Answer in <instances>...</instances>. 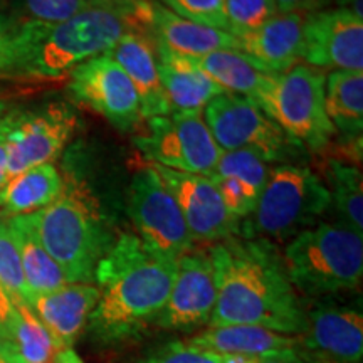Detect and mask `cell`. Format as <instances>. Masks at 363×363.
Masks as SVG:
<instances>
[{
  "instance_id": "1",
  "label": "cell",
  "mask_w": 363,
  "mask_h": 363,
  "mask_svg": "<svg viewBox=\"0 0 363 363\" xmlns=\"http://www.w3.org/2000/svg\"><path fill=\"white\" fill-rule=\"evenodd\" d=\"M208 254L217 286L208 326L256 325L303 337L306 310L274 244L233 235L216 242Z\"/></svg>"
},
{
  "instance_id": "2",
  "label": "cell",
  "mask_w": 363,
  "mask_h": 363,
  "mask_svg": "<svg viewBox=\"0 0 363 363\" xmlns=\"http://www.w3.org/2000/svg\"><path fill=\"white\" fill-rule=\"evenodd\" d=\"M165 259L133 233H121L94 271L99 298L86 331L99 345L125 343L155 323L175 278Z\"/></svg>"
},
{
  "instance_id": "3",
  "label": "cell",
  "mask_w": 363,
  "mask_h": 363,
  "mask_svg": "<svg viewBox=\"0 0 363 363\" xmlns=\"http://www.w3.org/2000/svg\"><path fill=\"white\" fill-rule=\"evenodd\" d=\"M148 6L150 0L142 9L96 2L61 24H24L26 49L16 78L57 79L110 52L130 30H148Z\"/></svg>"
},
{
  "instance_id": "4",
  "label": "cell",
  "mask_w": 363,
  "mask_h": 363,
  "mask_svg": "<svg viewBox=\"0 0 363 363\" xmlns=\"http://www.w3.org/2000/svg\"><path fill=\"white\" fill-rule=\"evenodd\" d=\"M29 217L67 283L93 284L96 266L118 238L96 199L79 185L65 184L51 206Z\"/></svg>"
},
{
  "instance_id": "5",
  "label": "cell",
  "mask_w": 363,
  "mask_h": 363,
  "mask_svg": "<svg viewBox=\"0 0 363 363\" xmlns=\"http://www.w3.org/2000/svg\"><path fill=\"white\" fill-rule=\"evenodd\" d=\"M296 293L325 298L357 289L363 276V234L342 224H320L299 233L284 249Z\"/></svg>"
},
{
  "instance_id": "6",
  "label": "cell",
  "mask_w": 363,
  "mask_h": 363,
  "mask_svg": "<svg viewBox=\"0 0 363 363\" xmlns=\"http://www.w3.org/2000/svg\"><path fill=\"white\" fill-rule=\"evenodd\" d=\"M330 206L328 187L310 167L279 163L269 169L257 206L240 222L239 235L283 242L315 225Z\"/></svg>"
},
{
  "instance_id": "7",
  "label": "cell",
  "mask_w": 363,
  "mask_h": 363,
  "mask_svg": "<svg viewBox=\"0 0 363 363\" xmlns=\"http://www.w3.org/2000/svg\"><path fill=\"white\" fill-rule=\"evenodd\" d=\"M323 71L296 65L281 74H267L252 101L303 148L320 153L335 136L325 111Z\"/></svg>"
},
{
  "instance_id": "8",
  "label": "cell",
  "mask_w": 363,
  "mask_h": 363,
  "mask_svg": "<svg viewBox=\"0 0 363 363\" xmlns=\"http://www.w3.org/2000/svg\"><path fill=\"white\" fill-rule=\"evenodd\" d=\"M212 138L220 152L256 150L267 163H289L303 152L301 145L289 138L256 103L234 93H222L202 113Z\"/></svg>"
},
{
  "instance_id": "9",
  "label": "cell",
  "mask_w": 363,
  "mask_h": 363,
  "mask_svg": "<svg viewBox=\"0 0 363 363\" xmlns=\"http://www.w3.org/2000/svg\"><path fill=\"white\" fill-rule=\"evenodd\" d=\"M133 143L153 165L206 177L214 172L222 153L202 115L194 113L148 118L147 128Z\"/></svg>"
},
{
  "instance_id": "10",
  "label": "cell",
  "mask_w": 363,
  "mask_h": 363,
  "mask_svg": "<svg viewBox=\"0 0 363 363\" xmlns=\"http://www.w3.org/2000/svg\"><path fill=\"white\" fill-rule=\"evenodd\" d=\"M128 216L136 235L158 256L177 261L192 251L194 239L175 197L152 167L140 169L128 187Z\"/></svg>"
},
{
  "instance_id": "11",
  "label": "cell",
  "mask_w": 363,
  "mask_h": 363,
  "mask_svg": "<svg viewBox=\"0 0 363 363\" xmlns=\"http://www.w3.org/2000/svg\"><path fill=\"white\" fill-rule=\"evenodd\" d=\"M78 118L69 104L56 101L22 110L12 106L9 115V180L22 172L52 163L69 143Z\"/></svg>"
},
{
  "instance_id": "12",
  "label": "cell",
  "mask_w": 363,
  "mask_h": 363,
  "mask_svg": "<svg viewBox=\"0 0 363 363\" xmlns=\"http://www.w3.org/2000/svg\"><path fill=\"white\" fill-rule=\"evenodd\" d=\"M69 93L101 115L118 131L126 133L138 126L142 104L133 83L110 54H101L69 72Z\"/></svg>"
},
{
  "instance_id": "13",
  "label": "cell",
  "mask_w": 363,
  "mask_h": 363,
  "mask_svg": "<svg viewBox=\"0 0 363 363\" xmlns=\"http://www.w3.org/2000/svg\"><path fill=\"white\" fill-rule=\"evenodd\" d=\"M216 301V271L211 254L192 249L177 259L174 284L155 325L172 331L201 328L211 323Z\"/></svg>"
},
{
  "instance_id": "14",
  "label": "cell",
  "mask_w": 363,
  "mask_h": 363,
  "mask_svg": "<svg viewBox=\"0 0 363 363\" xmlns=\"http://www.w3.org/2000/svg\"><path fill=\"white\" fill-rule=\"evenodd\" d=\"M179 203L194 242H220L239 235L240 222L230 216L219 190L206 175L153 165Z\"/></svg>"
},
{
  "instance_id": "15",
  "label": "cell",
  "mask_w": 363,
  "mask_h": 363,
  "mask_svg": "<svg viewBox=\"0 0 363 363\" xmlns=\"http://www.w3.org/2000/svg\"><path fill=\"white\" fill-rule=\"evenodd\" d=\"M303 59L316 69L363 72V19L345 9L308 13Z\"/></svg>"
},
{
  "instance_id": "16",
  "label": "cell",
  "mask_w": 363,
  "mask_h": 363,
  "mask_svg": "<svg viewBox=\"0 0 363 363\" xmlns=\"http://www.w3.org/2000/svg\"><path fill=\"white\" fill-rule=\"evenodd\" d=\"M306 350L337 363H362L363 315L362 308L323 301L306 311L303 333Z\"/></svg>"
},
{
  "instance_id": "17",
  "label": "cell",
  "mask_w": 363,
  "mask_h": 363,
  "mask_svg": "<svg viewBox=\"0 0 363 363\" xmlns=\"http://www.w3.org/2000/svg\"><path fill=\"white\" fill-rule=\"evenodd\" d=\"M308 13H276L252 33L240 35L238 51L264 74H281L296 66L305 51Z\"/></svg>"
},
{
  "instance_id": "18",
  "label": "cell",
  "mask_w": 363,
  "mask_h": 363,
  "mask_svg": "<svg viewBox=\"0 0 363 363\" xmlns=\"http://www.w3.org/2000/svg\"><path fill=\"white\" fill-rule=\"evenodd\" d=\"M269 169V163L256 150H233L220 153L208 179L219 190L230 216L242 222L256 208Z\"/></svg>"
},
{
  "instance_id": "19",
  "label": "cell",
  "mask_w": 363,
  "mask_h": 363,
  "mask_svg": "<svg viewBox=\"0 0 363 363\" xmlns=\"http://www.w3.org/2000/svg\"><path fill=\"white\" fill-rule=\"evenodd\" d=\"M99 291L94 284L67 283L49 293L33 294L29 306L65 350L74 347L96 306Z\"/></svg>"
},
{
  "instance_id": "20",
  "label": "cell",
  "mask_w": 363,
  "mask_h": 363,
  "mask_svg": "<svg viewBox=\"0 0 363 363\" xmlns=\"http://www.w3.org/2000/svg\"><path fill=\"white\" fill-rule=\"evenodd\" d=\"M106 54L115 59L133 83L142 104V118L169 115L158 72L157 44L148 30H130Z\"/></svg>"
},
{
  "instance_id": "21",
  "label": "cell",
  "mask_w": 363,
  "mask_h": 363,
  "mask_svg": "<svg viewBox=\"0 0 363 363\" xmlns=\"http://www.w3.org/2000/svg\"><path fill=\"white\" fill-rule=\"evenodd\" d=\"M148 33L157 45L185 57H199L225 49L238 51V39L234 35L184 19L155 0H150L148 6Z\"/></svg>"
},
{
  "instance_id": "22",
  "label": "cell",
  "mask_w": 363,
  "mask_h": 363,
  "mask_svg": "<svg viewBox=\"0 0 363 363\" xmlns=\"http://www.w3.org/2000/svg\"><path fill=\"white\" fill-rule=\"evenodd\" d=\"M189 342L220 355L252 358L284 355L303 347V338L298 335L279 333L256 325L208 326L195 337H190Z\"/></svg>"
},
{
  "instance_id": "23",
  "label": "cell",
  "mask_w": 363,
  "mask_h": 363,
  "mask_svg": "<svg viewBox=\"0 0 363 363\" xmlns=\"http://www.w3.org/2000/svg\"><path fill=\"white\" fill-rule=\"evenodd\" d=\"M158 72L170 113L202 115L203 108L216 96L225 93L189 57L157 45Z\"/></svg>"
},
{
  "instance_id": "24",
  "label": "cell",
  "mask_w": 363,
  "mask_h": 363,
  "mask_svg": "<svg viewBox=\"0 0 363 363\" xmlns=\"http://www.w3.org/2000/svg\"><path fill=\"white\" fill-rule=\"evenodd\" d=\"M325 111L335 133L340 135L345 155L362 160L363 72L331 71L325 78Z\"/></svg>"
},
{
  "instance_id": "25",
  "label": "cell",
  "mask_w": 363,
  "mask_h": 363,
  "mask_svg": "<svg viewBox=\"0 0 363 363\" xmlns=\"http://www.w3.org/2000/svg\"><path fill=\"white\" fill-rule=\"evenodd\" d=\"M0 326L26 363H57L65 348L22 299L0 286Z\"/></svg>"
},
{
  "instance_id": "26",
  "label": "cell",
  "mask_w": 363,
  "mask_h": 363,
  "mask_svg": "<svg viewBox=\"0 0 363 363\" xmlns=\"http://www.w3.org/2000/svg\"><path fill=\"white\" fill-rule=\"evenodd\" d=\"M65 190V179L54 163H43L12 177L0 192V208L7 216L34 214L51 206Z\"/></svg>"
},
{
  "instance_id": "27",
  "label": "cell",
  "mask_w": 363,
  "mask_h": 363,
  "mask_svg": "<svg viewBox=\"0 0 363 363\" xmlns=\"http://www.w3.org/2000/svg\"><path fill=\"white\" fill-rule=\"evenodd\" d=\"M6 224L11 230L13 240H16L22 262V271H24V278L30 289V294L49 293L67 284L65 272L56 264V261L49 256V252L45 251L43 242H40L29 214L9 217Z\"/></svg>"
},
{
  "instance_id": "28",
  "label": "cell",
  "mask_w": 363,
  "mask_h": 363,
  "mask_svg": "<svg viewBox=\"0 0 363 363\" xmlns=\"http://www.w3.org/2000/svg\"><path fill=\"white\" fill-rule=\"evenodd\" d=\"M225 93L240 94L252 101L264 83L266 76L249 59L235 49L214 51L199 57H189Z\"/></svg>"
},
{
  "instance_id": "29",
  "label": "cell",
  "mask_w": 363,
  "mask_h": 363,
  "mask_svg": "<svg viewBox=\"0 0 363 363\" xmlns=\"http://www.w3.org/2000/svg\"><path fill=\"white\" fill-rule=\"evenodd\" d=\"M325 175L330 182L331 206L337 211L338 224L363 234V179L360 167L330 158L326 162Z\"/></svg>"
},
{
  "instance_id": "30",
  "label": "cell",
  "mask_w": 363,
  "mask_h": 363,
  "mask_svg": "<svg viewBox=\"0 0 363 363\" xmlns=\"http://www.w3.org/2000/svg\"><path fill=\"white\" fill-rule=\"evenodd\" d=\"M98 0H7V13L21 24L56 26Z\"/></svg>"
},
{
  "instance_id": "31",
  "label": "cell",
  "mask_w": 363,
  "mask_h": 363,
  "mask_svg": "<svg viewBox=\"0 0 363 363\" xmlns=\"http://www.w3.org/2000/svg\"><path fill=\"white\" fill-rule=\"evenodd\" d=\"M278 13L272 0H224L225 33L234 38L259 29Z\"/></svg>"
},
{
  "instance_id": "32",
  "label": "cell",
  "mask_w": 363,
  "mask_h": 363,
  "mask_svg": "<svg viewBox=\"0 0 363 363\" xmlns=\"http://www.w3.org/2000/svg\"><path fill=\"white\" fill-rule=\"evenodd\" d=\"M0 286L12 298L22 299L29 305L30 294L29 286L26 283L24 271L16 240H13L7 224L0 220Z\"/></svg>"
},
{
  "instance_id": "33",
  "label": "cell",
  "mask_w": 363,
  "mask_h": 363,
  "mask_svg": "<svg viewBox=\"0 0 363 363\" xmlns=\"http://www.w3.org/2000/svg\"><path fill=\"white\" fill-rule=\"evenodd\" d=\"M24 54V29L11 13L0 11V76L16 78Z\"/></svg>"
},
{
  "instance_id": "34",
  "label": "cell",
  "mask_w": 363,
  "mask_h": 363,
  "mask_svg": "<svg viewBox=\"0 0 363 363\" xmlns=\"http://www.w3.org/2000/svg\"><path fill=\"white\" fill-rule=\"evenodd\" d=\"M224 355L206 350L190 343L189 340H177L158 347L136 363H222Z\"/></svg>"
},
{
  "instance_id": "35",
  "label": "cell",
  "mask_w": 363,
  "mask_h": 363,
  "mask_svg": "<svg viewBox=\"0 0 363 363\" xmlns=\"http://www.w3.org/2000/svg\"><path fill=\"white\" fill-rule=\"evenodd\" d=\"M160 4L184 19L225 30L224 0H160Z\"/></svg>"
},
{
  "instance_id": "36",
  "label": "cell",
  "mask_w": 363,
  "mask_h": 363,
  "mask_svg": "<svg viewBox=\"0 0 363 363\" xmlns=\"http://www.w3.org/2000/svg\"><path fill=\"white\" fill-rule=\"evenodd\" d=\"M12 104L0 115V192L9 182V115H11Z\"/></svg>"
},
{
  "instance_id": "37",
  "label": "cell",
  "mask_w": 363,
  "mask_h": 363,
  "mask_svg": "<svg viewBox=\"0 0 363 363\" xmlns=\"http://www.w3.org/2000/svg\"><path fill=\"white\" fill-rule=\"evenodd\" d=\"M278 13H313L328 6L331 0H272Z\"/></svg>"
},
{
  "instance_id": "38",
  "label": "cell",
  "mask_w": 363,
  "mask_h": 363,
  "mask_svg": "<svg viewBox=\"0 0 363 363\" xmlns=\"http://www.w3.org/2000/svg\"><path fill=\"white\" fill-rule=\"evenodd\" d=\"M257 363H318V360L310 350H306L305 345H303V347L296 352L284 353V355L259 358Z\"/></svg>"
},
{
  "instance_id": "39",
  "label": "cell",
  "mask_w": 363,
  "mask_h": 363,
  "mask_svg": "<svg viewBox=\"0 0 363 363\" xmlns=\"http://www.w3.org/2000/svg\"><path fill=\"white\" fill-rule=\"evenodd\" d=\"M0 363H26L17 353L2 326H0Z\"/></svg>"
},
{
  "instance_id": "40",
  "label": "cell",
  "mask_w": 363,
  "mask_h": 363,
  "mask_svg": "<svg viewBox=\"0 0 363 363\" xmlns=\"http://www.w3.org/2000/svg\"><path fill=\"white\" fill-rule=\"evenodd\" d=\"M337 4L338 9H345L363 19V0H337Z\"/></svg>"
},
{
  "instance_id": "41",
  "label": "cell",
  "mask_w": 363,
  "mask_h": 363,
  "mask_svg": "<svg viewBox=\"0 0 363 363\" xmlns=\"http://www.w3.org/2000/svg\"><path fill=\"white\" fill-rule=\"evenodd\" d=\"M101 4H108V6L115 7H126V9H142L148 0H98Z\"/></svg>"
},
{
  "instance_id": "42",
  "label": "cell",
  "mask_w": 363,
  "mask_h": 363,
  "mask_svg": "<svg viewBox=\"0 0 363 363\" xmlns=\"http://www.w3.org/2000/svg\"><path fill=\"white\" fill-rule=\"evenodd\" d=\"M57 363H84V362L81 360V357L74 350H72V348H67V350L61 352Z\"/></svg>"
},
{
  "instance_id": "43",
  "label": "cell",
  "mask_w": 363,
  "mask_h": 363,
  "mask_svg": "<svg viewBox=\"0 0 363 363\" xmlns=\"http://www.w3.org/2000/svg\"><path fill=\"white\" fill-rule=\"evenodd\" d=\"M259 358L244 357V355H224V362L222 363H257Z\"/></svg>"
},
{
  "instance_id": "44",
  "label": "cell",
  "mask_w": 363,
  "mask_h": 363,
  "mask_svg": "<svg viewBox=\"0 0 363 363\" xmlns=\"http://www.w3.org/2000/svg\"><path fill=\"white\" fill-rule=\"evenodd\" d=\"M9 106H11V103H7L6 99H0V115H2V113L6 111Z\"/></svg>"
},
{
  "instance_id": "45",
  "label": "cell",
  "mask_w": 363,
  "mask_h": 363,
  "mask_svg": "<svg viewBox=\"0 0 363 363\" xmlns=\"http://www.w3.org/2000/svg\"><path fill=\"white\" fill-rule=\"evenodd\" d=\"M6 94H7V89L4 88V86H0V99L6 98Z\"/></svg>"
}]
</instances>
